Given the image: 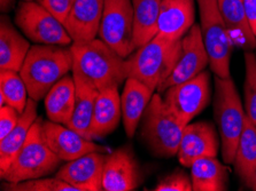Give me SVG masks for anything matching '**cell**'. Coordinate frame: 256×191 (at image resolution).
Listing matches in <instances>:
<instances>
[{
	"label": "cell",
	"instance_id": "29",
	"mask_svg": "<svg viewBox=\"0 0 256 191\" xmlns=\"http://www.w3.org/2000/svg\"><path fill=\"white\" fill-rule=\"evenodd\" d=\"M245 58V83H244V101L245 110L252 122L256 124V54L253 50H246Z\"/></svg>",
	"mask_w": 256,
	"mask_h": 191
},
{
	"label": "cell",
	"instance_id": "22",
	"mask_svg": "<svg viewBox=\"0 0 256 191\" xmlns=\"http://www.w3.org/2000/svg\"><path fill=\"white\" fill-rule=\"evenodd\" d=\"M76 102V84L72 75L62 77L45 96V110L51 122L67 126Z\"/></svg>",
	"mask_w": 256,
	"mask_h": 191
},
{
	"label": "cell",
	"instance_id": "38",
	"mask_svg": "<svg viewBox=\"0 0 256 191\" xmlns=\"http://www.w3.org/2000/svg\"><path fill=\"white\" fill-rule=\"evenodd\" d=\"M255 54H256V49H255Z\"/></svg>",
	"mask_w": 256,
	"mask_h": 191
},
{
	"label": "cell",
	"instance_id": "1",
	"mask_svg": "<svg viewBox=\"0 0 256 191\" xmlns=\"http://www.w3.org/2000/svg\"><path fill=\"white\" fill-rule=\"evenodd\" d=\"M70 49L72 72L82 77L99 92L112 87L118 88L128 79L126 58L118 55L100 38L72 42Z\"/></svg>",
	"mask_w": 256,
	"mask_h": 191
},
{
	"label": "cell",
	"instance_id": "17",
	"mask_svg": "<svg viewBox=\"0 0 256 191\" xmlns=\"http://www.w3.org/2000/svg\"><path fill=\"white\" fill-rule=\"evenodd\" d=\"M194 0H162L158 14V33L172 40H182L196 24Z\"/></svg>",
	"mask_w": 256,
	"mask_h": 191
},
{
	"label": "cell",
	"instance_id": "24",
	"mask_svg": "<svg viewBox=\"0 0 256 191\" xmlns=\"http://www.w3.org/2000/svg\"><path fill=\"white\" fill-rule=\"evenodd\" d=\"M72 75L76 84V102L72 117L67 126L84 136L85 139L91 140L90 128L99 91L92 87L80 76L72 72Z\"/></svg>",
	"mask_w": 256,
	"mask_h": 191
},
{
	"label": "cell",
	"instance_id": "19",
	"mask_svg": "<svg viewBox=\"0 0 256 191\" xmlns=\"http://www.w3.org/2000/svg\"><path fill=\"white\" fill-rule=\"evenodd\" d=\"M122 118L121 96L118 87L99 92L90 128L91 140L104 139L118 128Z\"/></svg>",
	"mask_w": 256,
	"mask_h": 191
},
{
	"label": "cell",
	"instance_id": "15",
	"mask_svg": "<svg viewBox=\"0 0 256 191\" xmlns=\"http://www.w3.org/2000/svg\"><path fill=\"white\" fill-rule=\"evenodd\" d=\"M107 155L96 151L67 162L56 171V177L75 187L77 191H102Z\"/></svg>",
	"mask_w": 256,
	"mask_h": 191
},
{
	"label": "cell",
	"instance_id": "28",
	"mask_svg": "<svg viewBox=\"0 0 256 191\" xmlns=\"http://www.w3.org/2000/svg\"><path fill=\"white\" fill-rule=\"evenodd\" d=\"M0 107L8 104L22 114L29 100V93L20 72L0 70Z\"/></svg>",
	"mask_w": 256,
	"mask_h": 191
},
{
	"label": "cell",
	"instance_id": "12",
	"mask_svg": "<svg viewBox=\"0 0 256 191\" xmlns=\"http://www.w3.org/2000/svg\"><path fill=\"white\" fill-rule=\"evenodd\" d=\"M142 172L130 144L108 154L104 166V191H132L142 182Z\"/></svg>",
	"mask_w": 256,
	"mask_h": 191
},
{
	"label": "cell",
	"instance_id": "3",
	"mask_svg": "<svg viewBox=\"0 0 256 191\" xmlns=\"http://www.w3.org/2000/svg\"><path fill=\"white\" fill-rule=\"evenodd\" d=\"M182 40L156 34L126 57L128 78H134L153 91L172 75L180 56Z\"/></svg>",
	"mask_w": 256,
	"mask_h": 191
},
{
	"label": "cell",
	"instance_id": "26",
	"mask_svg": "<svg viewBox=\"0 0 256 191\" xmlns=\"http://www.w3.org/2000/svg\"><path fill=\"white\" fill-rule=\"evenodd\" d=\"M162 0H132L134 50L158 33V14Z\"/></svg>",
	"mask_w": 256,
	"mask_h": 191
},
{
	"label": "cell",
	"instance_id": "8",
	"mask_svg": "<svg viewBox=\"0 0 256 191\" xmlns=\"http://www.w3.org/2000/svg\"><path fill=\"white\" fill-rule=\"evenodd\" d=\"M15 24L34 44L70 46L72 39L64 23L37 1H21L15 13Z\"/></svg>",
	"mask_w": 256,
	"mask_h": 191
},
{
	"label": "cell",
	"instance_id": "2",
	"mask_svg": "<svg viewBox=\"0 0 256 191\" xmlns=\"http://www.w3.org/2000/svg\"><path fill=\"white\" fill-rule=\"evenodd\" d=\"M72 69L70 46L34 44L30 47L20 75L28 88L29 97L40 102Z\"/></svg>",
	"mask_w": 256,
	"mask_h": 191
},
{
	"label": "cell",
	"instance_id": "9",
	"mask_svg": "<svg viewBox=\"0 0 256 191\" xmlns=\"http://www.w3.org/2000/svg\"><path fill=\"white\" fill-rule=\"evenodd\" d=\"M210 100L212 76L208 70L188 81L174 85L164 93L166 105L184 126L202 112Z\"/></svg>",
	"mask_w": 256,
	"mask_h": 191
},
{
	"label": "cell",
	"instance_id": "23",
	"mask_svg": "<svg viewBox=\"0 0 256 191\" xmlns=\"http://www.w3.org/2000/svg\"><path fill=\"white\" fill-rule=\"evenodd\" d=\"M37 118V101L29 97L18 124L5 138L0 140V174L10 167L15 156L24 144L31 127Z\"/></svg>",
	"mask_w": 256,
	"mask_h": 191
},
{
	"label": "cell",
	"instance_id": "37",
	"mask_svg": "<svg viewBox=\"0 0 256 191\" xmlns=\"http://www.w3.org/2000/svg\"><path fill=\"white\" fill-rule=\"evenodd\" d=\"M22 1H34V0H22Z\"/></svg>",
	"mask_w": 256,
	"mask_h": 191
},
{
	"label": "cell",
	"instance_id": "25",
	"mask_svg": "<svg viewBox=\"0 0 256 191\" xmlns=\"http://www.w3.org/2000/svg\"><path fill=\"white\" fill-rule=\"evenodd\" d=\"M190 169L193 191L228 190V169L217 157L196 159Z\"/></svg>",
	"mask_w": 256,
	"mask_h": 191
},
{
	"label": "cell",
	"instance_id": "4",
	"mask_svg": "<svg viewBox=\"0 0 256 191\" xmlns=\"http://www.w3.org/2000/svg\"><path fill=\"white\" fill-rule=\"evenodd\" d=\"M214 88V118L220 136L222 158L226 164H234L247 118L246 110L231 77L215 76Z\"/></svg>",
	"mask_w": 256,
	"mask_h": 191
},
{
	"label": "cell",
	"instance_id": "31",
	"mask_svg": "<svg viewBox=\"0 0 256 191\" xmlns=\"http://www.w3.org/2000/svg\"><path fill=\"white\" fill-rule=\"evenodd\" d=\"M154 191H193L191 177L184 171L176 170L166 175L154 187Z\"/></svg>",
	"mask_w": 256,
	"mask_h": 191
},
{
	"label": "cell",
	"instance_id": "27",
	"mask_svg": "<svg viewBox=\"0 0 256 191\" xmlns=\"http://www.w3.org/2000/svg\"><path fill=\"white\" fill-rule=\"evenodd\" d=\"M234 171L244 183L256 169V124L246 118L234 156Z\"/></svg>",
	"mask_w": 256,
	"mask_h": 191
},
{
	"label": "cell",
	"instance_id": "10",
	"mask_svg": "<svg viewBox=\"0 0 256 191\" xmlns=\"http://www.w3.org/2000/svg\"><path fill=\"white\" fill-rule=\"evenodd\" d=\"M98 37L124 58L134 52L132 0H104Z\"/></svg>",
	"mask_w": 256,
	"mask_h": 191
},
{
	"label": "cell",
	"instance_id": "30",
	"mask_svg": "<svg viewBox=\"0 0 256 191\" xmlns=\"http://www.w3.org/2000/svg\"><path fill=\"white\" fill-rule=\"evenodd\" d=\"M2 188L7 191H77L75 187L56 177L30 179L14 183L6 182L2 186Z\"/></svg>",
	"mask_w": 256,
	"mask_h": 191
},
{
	"label": "cell",
	"instance_id": "21",
	"mask_svg": "<svg viewBox=\"0 0 256 191\" xmlns=\"http://www.w3.org/2000/svg\"><path fill=\"white\" fill-rule=\"evenodd\" d=\"M30 42L12 24L7 15L0 21V70L20 72L30 50Z\"/></svg>",
	"mask_w": 256,
	"mask_h": 191
},
{
	"label": "cell",
	"instance_id": "34",
	"mask_svg": "<svg viewBox=\"0 0 256 191\" xmlns=\"http://www.w3.org/2000/svg\"><path fill=\"white\" fill-rule=\"evenodd\" d=\"M248 22L256 36V0H242Z\"/></svg>",
	"mask_w": 256,
	"mask_h": 191
},
{
	"label": "cell",
	"instance_id": "7",
	"mask_svg": "<svg viewBox=\"0 0 256 191\" xmlns=\"http://www.w3.org/2000/svg\"><path fill=\"white\" fill-rule=\"evenodd\" d=\"M200 13V29L206 50L209 56V67L215 76L231 77L230 62L234 49L230 36L220 15L217 0H196Z\"/></svg>",
	"mask_w": 256,
	"mask_h": 191
},
{
	"label": "cell",
	"instance_id": "5",
	"mask_svg": "<svg viewBox=\"0 0 256 191\" xmlns=\"http://www.w3.org/2000/svg\"><path fill=\"white\" fill-rule=\"evenodd\" d=\"M184 128L161 94H154L144 112L140 128L142 139L150 154L158 158L177 156Z\"/></svg>",
	"mask_w": 256,
	"mask_h": 191
},
{
	"label": "cell",
	"instance_id": "35",
	"mask_svg": "<svg viewBox=\"0 0 256 191\" xmlns=\"http://www.w3.org/2000/svg\"><path fill=\"white\" fill-rule=\"evenodd\" d=\"M15 6V0H0V9L2 13H8Z\"/></svg>",
	"mask_w": 256,
	"mask_h": 191
},
{
	"label": "cell",
	"instance_id": "36",
	"mask_svg": "<svg viewBox=\"0 0 256 191\" xmlns=\"http://www.w3.org/2000/svg\"><path fill=\"white\" fill-rule=\"evenodd\" d=\"M245 186L248 189L256 191V169L254 170V172L250 174V177L247 179V181L245 182Z\"/></svg>",
	"mask_w": 256,
	"mask_h": 191
},
{
	"label": "cell",
	"instance_id": "16",
	"mask_svg": "<svg viewBox=\"0 0 256 191\" xmlns=\"http://www.w3.org/2000/svg\"><path fill=\"white\" fill-rule=\"evenodd\" d=\"M104 0H74L64 25L72 42H84L98 36Z\"/></svg>",
	"mask_w": 256,
	"mask_h": 191
},
{
	"label": "cell",
	"instance_id": "18",
	"mask_svg": "<svg viewBox=\"0 0 256 191\" xmlns=\"http://www.w3.org/2000/svg\"><path fill=\"white\" fill-rule=\"evenodd\" d=\"M154 95V91L142 81L134 78H128L124 84V89L121 95L122 118L124 131L129 139L136 134L139 123L145 112L147 105Z\"/></svg>",
	"mask_w": 256,
	"mask_h": 191
},
{
	"label": "cell",
	"instance_id": "14",
	"mask_svg": "<svg viewBox=\"0 0 256 191\" xmlns=\"http://www.w3.org/2000/svg\"><path fill=\"white\" fill-rule=\"evenodd\" d=\"M220 147V136L210 122L190 123L185 126L177 157L185 167H191L196 159L217 157Z\"/></svg>",
	"mask_w": 256,
	"mask_h": 191
},
{
	"label": "cell",
	"instance_id": "6",
	"mask_svg": "<svg viewBox=\"0 0 256 191\" xmlns=\"http://www.w3.org/2000/svg\"><path fill=\"white\" fill-rule=\"evenodd\" d=\"M42 117L36 119L20 151L8 169L0 174L4 181L21 182L56 173L62 161L50 149L42 138Z\"/></svg>",
	"mask_w": 256,
	"mask_h": 191
},
{
	"label": "cell",
	"instance_id": "20",
	"mask_svg": "<svg viewBox=\"0 0 256 191\" xmlns=\"http://www.w3.org/2000/svg\"><path fill=\"white\" fill-rule=\"evenodd\" d=\"M218 8L234 47L256 49V36L248 22L242 0H217Z\"/></svg>",
	"mask_w": 256,
	"mask_h": 191
},
{
	"label": "cell",
	"instance_id": "13",
	"mask_svg": "<svg viewBox=\"0 0 256 191\" xmlns=\"http://www.w3.org/2000/svg\"><path fill=\"white\" fill-rule=\"evenodd\" d=\"M42 133L50 149L62 162H70L96 151L104 154L110 151L108 148L98 146L93 140L85 139L68 126L64 127L62 124L51 122L50 119L42 120Z\"/></svg>",
	"mask_w": 256,
	"mask_h": 191
},
{
	"label": "cell",
	"instance_id": "11",
	"mask_svg": "<svg viewBox=\"0 0 256 191\" xmlns=\"http://www.w3.org/2000/svg\"><path fill=\"white\" fill-rule=\"evenodd\" d=\"M209 65V56L206 50L200 25L194 24L182 38L180 56L172 75L158 87V94L164 93L174 85L184 83L196 77Z\"/></svg>",
	"mask_w": 256,
	"mask_h": 191
},
{
	"label": "cell",
	"instance_id": "33",
	"mask_svg": "<svg viewBox=\"0 0 256 191\" xmlns=\"http://www.w3.org/2000/svg\"><path fill=\"white\" fill-rule=\"evenodd\" d=\"M37 2L64 23L72 9L74 0H37Z\"/></svg>",
	"mask_w": 256,
	"mask_h": 191
},
{
	"label": "cell",
	"instance_id": "32",
	"mask_svg": "<svg viewBox=\"0 0 256 191\" xmlns=\"http://www.w3.org/2000/svg\"><path fill=\"white\" fill-rule=\"evenodd\" d=\"M20 117V112L10 105L5 104L0 107V140L5 138L13 130Z\"/></svg>",
	"mask_w": 256,
	"mask_h": 191
}]
</instances>
